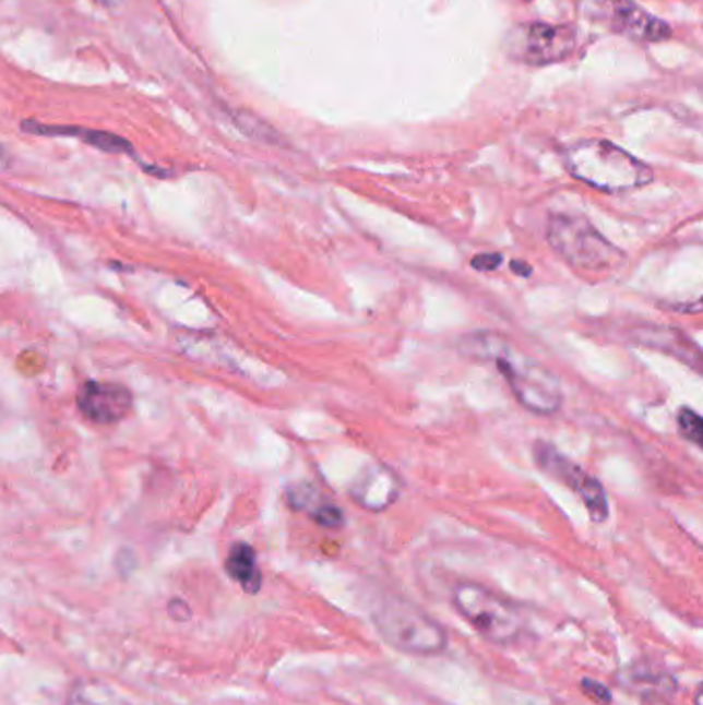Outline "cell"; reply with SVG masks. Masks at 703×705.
Segmentation results:
<instances>
[{
  "instance_id": "obj_1",
  "label": "cell",
  "mask_w": 703,
  "mask_h": 705,
  "mask_svg": "<svg viewBox=\"0 0 703 705\" xmlns=\"http://www.w3.org/2000/svg\"><path fill=\"white\" fill-rule=\"evenodd\" d=\"M464 355L496 363L522 407L537 415H553L563 403L556 373L519 351L500 334H470L461 345Z\"/></svg>"
},
{
  "instance_id": "obj_2",
  "label": "cell",
  "mask_w": 703,
  "mask_h": 705,
  "mask_svg": "<svg viewBox=\"0 0 703 705\" xmlns=\"http://www.w3.org/2000/svg\"><path fill=\"white\" fill-rule=\"evenodd\" d=\"M565 167L575 180L603 192H630L654 180L644 162L603 139H586L568 148Z\"/></svg>"
},
{
  "instance_id": "obj_3",
  "label": "cell",
  "mask_w": 703,
  "mask_h": 705,
  "mask_svg": "<svg viewBox=\"0 0 703 705\" xmlns=\"http://www.w3.org/2000/svg\"><path fill=\"white\" fill-rule=\"evenodd\" d=\"M547 238L557 254L584 277H607L625 262L623 250L607 240L593 223L577 215H553Z\"/></svg>"
},
{
  "instance_id": "obj_4",
  "label": "cell",
  "mask_w": 703,
  "mask_h": 705,
  "mask_svg": "<svg viewBox=\"0 0 703 705\" xmlns=\"http://www.w3.org/2000/svg\"><path fill=\"white\" fill-rule=\"evenodd\" d=\"M452 602L464 621L491 644H512L524 630L519 605L477 582H461L452 593Z\"/></svg>"
},
{
  "instance_id": "obj_5",
  "label": "cell",
  "mask_w": 703,
  "mask_h": 705,
  "mask_svg": "<svg viewBox=\"0 0 703 705\" xmlns=\"http://www.w3.org/2000/svg\"><path fill=\"white\" fill-rule=\"evenodd\" d=\"M373 623L389 646L410 656H436L448 648L444 628L403 598L384 600L373 611Z\"/></svg>"
},
{
  "instance_id": "obj_6",
  "label": "cell",
  "mask_w": 703,
  "mask_h": 705,
  "mask_svg": "<svg viewBox=\"0 0 703 705\" xmlns=\"http://www.w3.org/2000/svg\"><path fill=\"white\" fill-rule=\"evenodd\" d=\"M574 27L549 23H520L505 37V50L514 60L531 67L561 62L574 52Z\"/></svg>"
},
{
  "instance_id": "obj_7",
  "label": "cell",
  "mask_w": 703,
  "mask_h": 705,
  "mask_svg": "<svg viewBox=\"0 0 703 705\" xmlns=\"http://www.w3.org/2000/svg\"><path fill=\"white\" fill-rule=\"evenodd\" d=\"M535 463L543 473L557 481L568 485L580 500L584 501L588 514L594 522H605L609 518V498L603 485L593 475L584 473L577 464L568 461L556 445L547 442L535 444Z\"/></svg>"
},
{
  "instance_id": "obj_8",
  "label": "cell",
  "mask_w": 703,
  "mask_h": 705,
  "mask_svg": "<svg viewBox=\"0 0 703 705\" xmlns=\"http://www.w3.org/2000/svg\"><path fill=\"white\" fill-rule=\"evenodd\" d=\"M76 407L87 421L97 426H111L129 415L132 394L127 386L120 384L85 382L76 392Z\"/></svg>"
},
{
  "instance_id": "obj_9",
  "label": "cell",
  "mask_w": 703,
  "mask_h": 705,
  "mask_svg": "<svg viewBox=\"0 0 703 705\" xmlns=\"http://www.w3.org/2000/svg\"><path fill=\"white\" fill-rule=\"evenodd\" d=\"M603 15L615 32L638 41H663L672 36L670 25L663 19L650 15L640 4L631 0H598Z\"/></svg>"
},
{
  "instance_id": "obj_10",
  "label": "cell",
  "mask_w": 703,
  "mask_h": 705,
  "mask_svg": "<svg viewBox=\"0 0 703 705\" xmlns=\"http://www.w3.org/2000/svg\"><path fill=\"white\" fill-rule=\"evenodd\" d=\"M617 683L644 704H667L677 695V679L652 660H635L621 668Z\"/></svg>"
},
{
  "instance_id": "obj_11",
  "label": "cell",
  "mask_w": 703,
  "mask_h": 705,
  "mask_svg": "<svg viewBox=\"0 0 703 705\" xmlns=\"http://www.w3.org/2000/svg\"><path fill=\"white\" fill-rule=\"evenodd\" d=\"M633 338L656 351L667 352L677 357L679 361L687 363L689 368L703 373V351L681 331L675 328H663V326H644V328H635L633 331Z\"/></svg>"
},
{
  "instance_id": "obj_12",
  "label": "cell",
  "mask_w": 703,
  "mask_h": 705,
  "mask_svg": "<svg viewBox=\"0 0 703 705\" xmlns=\"http://www.w3.org/2000/svg\"><path fill=\"white\" fill-rule=\"evenodd\" d=\"M353 498L359 505L380 512L386 510L392 501L398 498L396 477L384 468H371L359 477L353 487Z\"/></svg>"
},
{
  "instance_id": "obj_13",
  "label": "cell",
  "mask_w": 703,
  "mask_h": 705,
  "mask_svg": "<svg viewBox=\"0 0 703 705\" xmlns=\"http://www.w3.org/2000/svg\"><path fill=\"white\" fill-rule=\"evenodd\" d=\"M21 129L32 134H44V136H74L85 141L87 145L106 151V153H132V145L127 139L111 134L106 130L79 129V127H46L39 122H23Z\"/></svg>"
},
{
  "instance_id": "obj_14",
  "label": "cell",
  "mask_w": 703,
  "mask_h": 705,
  "mask_svg": "<svg viewBox=\"0 0 703 705\" xmlns=\"http://www.w3.org/2000/svg\"><path fill=\"white\" fill-rule=\"evenodd\" d=\"M225 567L229 577H234L246 593H259L262 586V574L257 563V553L248 542L231 545Z\"/></svg>"
},
{
  "instance_id": "obj_15",
  "label": "cell",
  "mask_w": 703,
  "mask_h": 705,
  "mask_svg": "<svg viewBox=\"0 0 703 705\" xmlns=\"http://www.w3.org/2000/svg\"><path fill=\"white\" fill-rule=\"evenodd\" d=\"M287 501L297 512H308L310 516L324 503L320 491L310 482H299L287 491Z\"/></svg>"
},
{
  "instance_id": "obj_16",
  "label": "cell",
  "mask_w": 703,
  "mask_h": 705,
  "mask_svg": "<svg viewBox=\"0 0 703 705\" xmlns=\"http://www.w3.org/2000/svg\"><path fill=\"white\" fill-rule=\"evenodd\" d=\"M677 426H679V431L681 435L689 440L691 444L698 445L703 450V417L698 415L695 410L691 408H681L679 415H677Z\"/></svg>"
},
{
  "instance_id": "obj_17",
  "label": "cell",
  "mask_w": 703,
  "mask_h": 705,
  "mask_svg": "<svg viewBox=\"0 0 703 705\" xmlns=\"http://www.w3.org/2000/svg\"><path fill=\"white\" fill-rule=\"evenodd\" d=\"M312 519H314L315 524L324 526V528H341L345 524V516H343L341 507H336L334 503H329V501H324L315 510L314 514H312Z\"/></svg>"
},
{
  "instance_id": "obj_18",
  "label": "cell",
  "mask_w": 703,
  "mask_h": 705,
  "mask_svg": "<svg viewBox=\"0 0 703 705\" xmlns=\"http://www.w3.org/2000/svg\"><path fill=\"white\" fill-rule=\"evenodd\" d=\"M582 686H584V693H588L591 697H594V700H598V702H611V691L607 689L605 685H600V683H596V681H591V679H586L584 683H582Z\"/></svg>"
},
{
  "instance_id": "obj_19",
  "label": "cell",
  "mask_w": 703,
  "mask_h": 705,
  "mask_svg": "<svg viewBox=\"0 0 703 705\" xmlns=\"http://www.w3.org/2000/svg\"><path fill=\"white\" fill-rule=\"evenodd\" d=\"M477 271H496L501 264V254H479L470 262Z\"/></svg>"
},
{
  "instance_id": "obj_20",
  "label": "cell",
  "mask_w": 703,
  "mask_h": 705,
  "mask_svg": "<svg viewBox=\"0 0 703 705\" xmlns=\"http://www.w3.org/2000/svg\"><path fill=\"white\" fill-rule=\"evenodd\" d=\"M64 705H110L106 704V702H97V700H93L92 695L90 693H85L83 689L79 691H71V695L67 697V704ZM111 705H118V704H111Z\"/></svg>"
},
{
  "instance_id": "obj_21",
  "label": "cell",
  "mask_w": 703,
  "mask_h": 705,
  "mask_svg": "<svg viewBox=\"0 0 703 705\" xmlns=\"http://www.w3.org/2000/svg\"><path fill=\"white\" fill-rule=\"evenodd\" d=\"M693 702H695V705H703V683L702 685L698 686V691H695V697H693Z\"/></svg>"
}]
</instances>
